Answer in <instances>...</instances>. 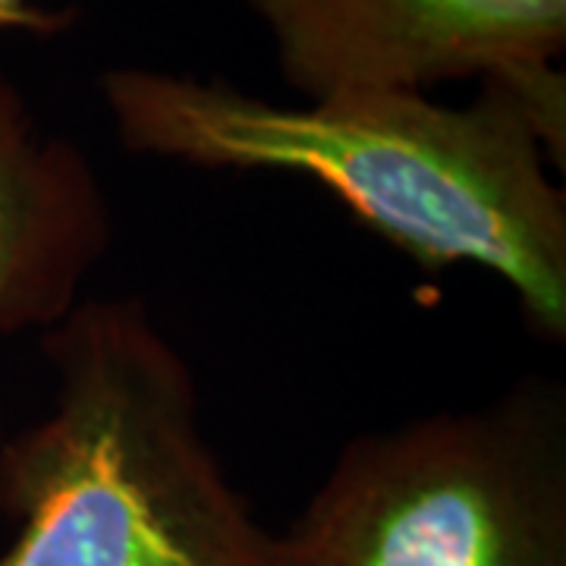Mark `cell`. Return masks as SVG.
<instances>
[{
    "label": "cell",
    "mask_w": 566,
    "mask_h": 566,
    "mask_svg": "<svg viewBox=\"0 0 566 566\" xmlns=\"http://www.w3.org/2000/svg\"><path fill=\"white\" fill-rule=\"evenodd\" d=\"M98 92L126 151L300 174L416 264L497 274L535 334L566 337V192L542 123L504 82L463 107L409 88L274 104L227 80L120 66Z\"/></svg>",
    "instance_id": "6da1fadb"
},
{
    "label": "cell",
    "mask_w": 566,
    "mask_h": 566,
    "mask_svg": "<svg viewBox=\"0 0 566 566\" xmlns=\"http://www.w3.org/2000/svg\"><path fill=\"white\" fill-rule=\"evenodd\" d=\"M54 403L0 447V566H271L274 532L233 491L196 375L136 296H82L41 331Z\"/></svg>",
    "instance_id": "7a4b0ae2"
},
{
    "label": "cell",
    "mask_w": 566,
    "mask_h": 566,
    "mask_svg": "<svg viewBox=\"0 0 566 566\" xmlns=\"http://www.w3.org/2000/svg\"><path fill=\"white\" fill-rule=\"evenodd\" d=\"M271 566H566V387L349 438Z\"/></svg>",
    "instance_id": "3957f363"
},
{
    "label": "cell",
    "mask_w": 566,
    "mask_h": 566,
    "mask_svg": "<svg viewBox=\"0 0 566 566\" xmlns=\"http://www.w3.org/2000/svg\"><path fill=\"white\" fill-rule=\"evenodd\" d=\"M305 102L356 88L428 92L479 80L526 88L557 73L566 0H243Z\"/></svg>",
    "instance_id": "277c9868"
},
{
    "label": "cell",
    "mask_w": 566,
    "mask_h": 566,
    "mask_svg": "<svg viewBox=\"0 0 566 566\" xmlns=\"http://www.w3.org/2000/svg\"><path fill=\"white\" fill-rule=\"evenodd\" d=\"M111 240L114 214L92 161L44 133L0 73V334L61 322Z\"/></svg>",
    "instance_id": "5b68a950"
},
{
    "label": "cell",
    "mask_w": 566,
    "mask_h": 566,
    "mask_svg": "<svg viewBox=\"0 0 566 566\" xmlns=\"http://www.w3.org/2000/svg\"><path fill=\"white\" fill-rule=\"evenodd\" d=\"M73 22V10L51 13L41 10L32 0H0V32H32V35H54Z\"/></svg>",
    "instance_id": "8992f818"
}]
</instances>
